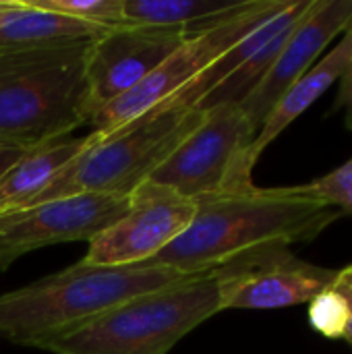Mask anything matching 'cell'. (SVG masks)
<instances>
[{
    "mask_svg": "<svg viewBox=\"0 0 352 354\" xmlns=\"http://www.w3.org/2000/svg\"><path fill=\"white\" fill-rule=\"evenodd\" d=\"M205 112L162 104L98 141L75 158L29 205L71 195L131 197L158 166L201 124ZM27 207V205H25Z\"/></svg>",
    "mask_w": 352,
    "mask_h": 354,
    "instance_id": "5",
    "label": "cell"
},
{
    "mask_svg": "<svg viewBox=\"0 0 352 354\" xmlns=\"http://www.w3.org/2000/svg\"><path fill=\"white\" fill-rule=\"evenodd\" d=\"M129 203L131 197L83 193L0 214V272L50 245L89 243L122 218Z\"/></svg>",
    "mask_w": 352,
    "mask_h": 354,
    "instance_id": "10",
    "label": "cell"
},
{
    "mask_svg": "<svg viewBox=\"0 0 352 354\" xmlns=\"http://www.w3.org/2000/svg\"><path fill=\"white\" fill-rule=\"evenodd\" d=\"M110 29V25L79 21L37 8L27 0H12V10L0 25V48L12 50L89 41L102 37Z\"/></svg>",
    "mask_w": 352,
    "mask_h": 354,
    "instance_id": "15",
    "label": "cell"
},
{
    "mask_svg": "<svg viewBox=\"0 0 352 354\" xmlns=\"http://www.w3.org/2000/svg\"><path fill=\"white\" fill-rule=\"evenodd\" d=\"M352 23V0H313L295 25L274 64L245 97L241 110L255 131L261 129L282 95L315 64L326 46Z\"/></svg>",
    "mask_w": 352,
    "mask_h": 354,
    "instance_id": "12",
    "label": "cell"
},
{
    "mask_svg": "<svg viewBox=\"0 0 352 354\" xmlns=\"http://www.w3.org/2000/svg\"><path fill=\"white\" fill-rule=\"evenodd\" d=\"M255 135L241 106L226 104L205 110L201 124L158 166L149 183L195 201L247 191L255 187L251 158Z\"/></svg>",
    "mask_w": 352,
    "mask_h": 354,
    "instance_id": "6",
    "label": "cell"
},
{
    "mask_svg": "<svg viewBox=\"0 0 352 354\" xmlns=\"http://www.w3.org/2000/svg\"><path fill=\"white\" fill-rule=\"evenodd\" d=\"M10 10H12V0H0V25L8 19Z\"/></svg>",
    "mask_w": 352,
    "mask_h": 354,
    "instance_id": "24",
    "label": "cell"
},
{
    "mask_svg": "<svg viewBox=\"0 0 352 354\" xmlns=\"http://www.w3.org/2000/svg\"><path fill=\"white\" fill-rule=\"evenodd\" d=\"M98 137V131L83 137H66L23 156L0 178V214L29 205L75 158L89 149Z\"/></svg>",
    "mask_w": 352,
    "mask_h": 354,
    "instance_id": "14",
    "label": "cell"
},
{
    "mask_svg": "<svg viewBox=\"0 0 352 354\" xmlns=\"http://www.w3.org/2000/svg\"><path fill=\"white\" fill-rule=\"evenodd\" d=\"M220 313L216 272L133 297L35 348L52 354H168L197 326Z\"/></svg>",
    "mask_w": 352,
    "mask_h": 354,
    "instance_id": "4",
    "label": "cell"
},
{
    "mask_svg": "<svg viewBox=\"0 0 352 354\" xmlns=\"http://www.w3.org/2000/svg\"><path fill=\"white\" fill-rule=\"evenodd\" d=\"M313 0H286V4L270 17L266 23H261L257 29H253L249 35H245L239 44H234L226 54H222L214 64H210L201 75H197L187 87H183L178 93H174L168 102L172 106H185L195 108L220 81H224L230 73H234L243 62H247L259 48H263L268 41H272L278 33L295 25L311 6Z\"/></svg>",
    "mask_w": 352,
    "mask_h": 354,
    "instance_id": "16",
    "label": "cell"
},
{
    "mask_svg": "<svg viewBox=\"0 0 352 354\" xmlns=\"http://www.w3.org/2000/svg\"><path fill=\"white\" fill-rule=\"evenodd\" d=\"M332 288L344 299L346 303V311H349V324H346V332H344V340L352 346V263L346 266L344 270H338L336 280L332 284Z\"/></svg>",
    "mask_w": 352,
    "mask_h": 354,
    "instance_id": "21",
    "label": "cell"
},
{
    "mask_svg": "<svg viewBox=\"0 0 352 354\" xmlns=\"http://www.w3.org/2000/svg\"><path fill=\"white\" fill-rule=\"evenodd\" d=\"M352 62V23L346 27L342 41L330 50L319 62H315L274 106L266 122L255 135V141L251 145V158L257 164L259 156L268 145L288 127L293 124L309 106H313L342 75L349 71Z\"/></svg>",
    "mask_w": 352,
    "mask_h": 354,
    "instance_id": "13",
    "label": "cell"
},
{
    "mask_svg": "<svg viewBox=\"0 0 352 354\" xmlns=\"http://www.w3.org/2000/svg\"><path fill=\"white\" fill-rule=\"evenodd\" d=\"M195 214V199L147 180L131 193L124 216L87 243L89 249L79 263L91 268L149 263L191 226Z\"/></svg>",
    "mask_w": 352,
    "mask_h": 354,
    "instance_id": "8",
    "label": "cell"
},
{
    "mask_svg": "<svg viewBox=\"0 0 352 354\" xmlns=\"http://www.w3.org/2000/svg\"><path fill=\"white\" fill-rule=\"evenodd\" d=\"M33 149H21V147H8V145H0V178L23 158Z\"/></svg>",
    "mask_w": 352,
    "mask_h": 354,
    "instance_id": "23",
    "label": "cell"
},
{
    "mask_svg": "<svg viewBox=\"0 0 352 354\" xmlns=\"http://www.w3.org/2000/svg\"><path fill=\"white\" fill-rule=\"evenodd\" d=\"M284 4L286 0H247L243 8L228 15L214 27L187 35V39L160 66H156L131 91L106 104L89 124H93V131L114 133L162 106L245 35L274 17Z\"/></svg>",
    "mask_w": 352,
    "mask_h": 354,
    "instance_id": "7",
    "label": "cell"
},
{
    "mask_svg": "<svg viewBox=\"0 0 352 354\" xmlns=\"http://www.w3.org/2000/svg\"><path fill=\"white\" fill-rule=\"evenodd\" d=\"M29 4L73 17L79 21L100 23V25H127L122 15V0H27Z\"/></svg>",
    "mask_w": 352,
    "mask_h": 354,
    "instance_id": "19",
    "label": "cell"
},
{
    "mask_svg": "<svg viewBox=\"0 0 352 354\" xmlns=\"http://www.w3.org/2000/svg\"><path fill=\"white\" fill-rule=\"evenodd\" d=\"M195 274L164 266L91 268L79 261L27 286L0 295V338L31 346L58 336L133 297L176 284Z\"/></svg>",
    "mask_w": 352,
    "mask_h": 354,
    "instance_id": "3",
    "label": "cell"
},
{
    "mask_svg": "<svg viewBox=\"0 0 352 354\" xmlns=\"http://www.w3.org/2000/svg\"><path fill=\"white\" fill-rule=\"evenodd\" d=\"M309 324L311 328L326 336V338H344L346 324H349V311L344 299L330 286L328 290L319 292L309 303Z\"/></svg>",
    "mask_w": 352,
    "mask_h": 354,
    "instance_id": "20",
    "label": "cell"
},
{
    "mask_svg": "<svg viewBox=\"0 0 352 354\" xmlns=\"http://www.w3.org/2000/svg\"><path fill=\"white\" fill-rule=\"evenodd\" d=\"M185 29L116 25L98 37L87 52L85 81L93 116L116 97L139 85L185 39ZM91 116V118H93Z\"/></svg>",
    "mask_w": 352,
    "mask_h": 354,
    "instance_id": "11",
    "label": "cell"
},
{
    "mask_svg": "<svg viewBox=\"0 0 352 354\" xmlns=\"http://www.w3.org/2000/svg\"><path fill=\"white\" fill-rule=\"evenodd\" d=\"M89 41L0 48V145L37 149L91 122Z\"/></svg>",
    "mask_w": 352,
    "mask_h": 354,
    "instance_id": "2",
    "label": "cell"
},
{
    "mask_svg": "<svg viewBox=\"0 0 352 354\" xmlns=\"http://www.w3.org/2000/svg\"><path fill=\"white\" fill-rule=\"evenodd\" d=\"M340 216L297 187L203 197L191 226L149 263L185 274L214 272L245 253L311 241Z\"/></svg>",
    "mask_w": 352,
    "mask_h": 354,
    "instance_id": "1",
    "label": "cell"
},
{
    "mask_svg": "<svg viewBox=\"0 0 352 354\" xmlns=\"http://www.w3.org/2000/svg\"><path fill=\"white\" fill-rule=\"evenodd\" d=\"M336 106L344 108V116H346V127L352 131V62L349 71L342 75V83H340V91H338V102Z\"/></svg>",
    "mask_w": 352,
    "mask_h": 354,
    "instance_id": "22",
    "label": "cell"
},
{
    "mask_svg": "<svg viewBox=\"0 0 352 354\" xmlns=\"http://www.w3.org/2000/svg\"><path fill=\"white\" fill-rule=\"evenodd\" d=\"M299 193L326 205L338 209L340 214L352 216V158L336 168L334 172L315 178L305 185H297Z\"/></svg>",
    "mask_w": 352,
    "mask_h": 354,
    "instance_id": "18",
    "label": "cell"
},
{
    "mask_svg": "<svg viewBox=\"0 0 352 354\" xmlns=\"http://www.w3.org/2000/svg\"><path fill=\"white\" fill-rule=\"evenodd\" d=\"M214 272L218 278L220 311L282 309L311 303L334 284L338 274V270L301 261L288 247L245 253Z\"/></svg>",
    "mask_w": 352,
    "mask_h": 354,
    "instance_id": "9",
    "label": "cell"
},
{
    "mask_svg": "<svg viewBox=\"0 0 352 354\" xmlns=\"http://www.w3.org/2000/svg\"><path fill=\"white\" fill-rule=\"evenodd\" d=\"M247 0H122L127 25L185 29L189 35L214 27Z\"/></svg>",
    "mask_w": 352,
    "mask_h": 354,
    "instance_id": "17",
    "label": "cell"
}]
</instances>
